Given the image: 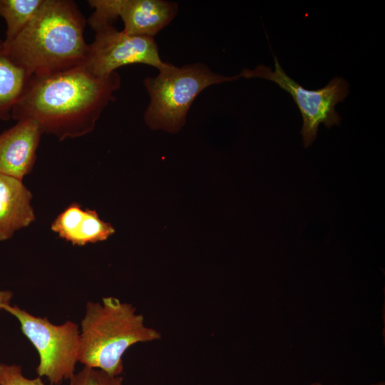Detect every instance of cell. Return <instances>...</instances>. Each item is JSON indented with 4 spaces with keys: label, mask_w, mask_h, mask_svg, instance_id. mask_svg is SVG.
Listing matches in <instances>:
<instances>
[{
    "label": "cell",
    "mask_w": 385,
    "mask_h": 385,
    "mask_svg": "<svg viewBox=\"0 0 385 385\" xmlns=\"http://www.w3.org/2000/svg\"><path fill=\"white\" fill-rule=\"evenodd\" d=\"M124 0H89L88 5L94 9L88 20L91 29L98 31L113 23L120 16Z\"/></svg>",
    "instance_id": "cell-14"
},
{
    "label": "cell",
    "mask_w": 385,
    "mask_h": 385,
    "mask_svg": "<svg viewBox=\"0 0 385 385\" xmlns=\"http://www.w3.org/2000/svg\"><path fill=\"white\" fill-rule=\"evenodd\" d=\"M178 5L165 0H124L120 17L125 33L153 38L176 16Z\"/></svg>",
    "instance_id": "cell-11"
},
{
    "label": "cell",
    "mask_w": 385,
    "mask_h": 385,
    "mask_svg": "<svg viewBox=\"0 0 385 385\" xmlns=\"http://www.w3.org/2000/svg\"><path fill=\"white\" fill-rule=\"evenodd\" d=\"M32 198L23 180L0 174V242L36 220Z\"/></svg>",
    "instance_id": "cell-10"
},
{
    "label": "cell",
    "mask_w": 385,
    "mask_h": 385,
    "mask_svg": "<svg viewBox=\"0 0 385 385\" xmlns=\"http://www.w3.org/2000/svg\"><path fill=\"white\" fill-rule=\"evenodd\" d=\"M371 385H385V384H384V381H381V382H379L377 384H371Z\"/></svg>",
    "instance_id": "cell-18"
},
{
    "label": "cell",
    "mask_w": 385,
    "mask_h": 385,
    "mask_svg": "<svg viewBox=\"0 0 385 385\" xmlns=\"http://www.w3.org/2000/svg\"><path fill=\"white\" fill-rule=\"evenodd\" d=\"M51 230L73 246L105 241L115 232L109 222L101 220L96 210L83 209L71 202L53 220Z\"/></svg>",
    "instance_id": "cell-9"
},
{
    "label": "cell",
    "mask_w": 385,
    "mask_h": 385,
    "mask_svg": "<svg viewBox=\"0 0 385 385\" xmlns=\"http://www.w3.org/2000/svg\"><path fill=\"white\" fill-rule=\"evenodd\" d=\"M30 78L9 56L4 39L0 38V120L11 118L14 107Z\"/></svg>",
    "instance_id": "cell-12"
},
{
    "label": "cell",
    "mask_w": 385,
    "mask_h": 385,
    "mask_svg": "<svg viewBox=\"0 0 385 385\" xmlns=\"http://www.w3.org/2000/svg\"><path fill=\"white\" fill-rule=\"evenodd\" d=\"M123 377L100 369L83 367L69 379L68 385H123Z\"/></svg>",
    "instance_id": "cell-15"
},
{
    "label": "cell",
    "mask_w": 385,
    "mask_h": 385,
    "mask_svg": "<svg viewBox=\"0 0 385 385\" xmlns=\"http://www.w3.org/2000/svg\"><path fill=\"white\" fill-rule=\"evenodd\" d=\"M43 133L31 119L16 123L0 133V174L23 180L30 174Z\"/></svg>",
    "instance_id": "cell-8"
},
{
    "label": "cell",
    "mask_w": 385,
    "mask_h": 385,
    "mask_svg": "<svg viewBox=\"0 0 385 385\" xmlns=\"http://www.w3.org/2000/svg\"><path fill=\"white\" fill-rule=\"evenodd\" d=\"M86 23L73 1L43 0L27 26L4 46L30 77L63 71L81 66L86 58Z\"/></svg>",
    "instance_id": "cell-2"
},
{
    "label": "cell",
    "mask_w": 385,
    "mask_h": 385,
    "mask_svg": "<svg viewBox=\"0 0 385 385\" xmlns=\"http://www.w3.org/2000/svg\"><path fill=\"white\" fill-rule=\"evenodd\" d=\"M0 385H45L41 377L28 379L20 365L0 364Z\"/></svg>",
    "instance_id": "cell-16"
},
{
    "label": "cell",
    "mask_w": 385,
    "mask_h": 385,
    "mask_svg": "<svg viewBox=\"0 0 385 385\" xmlns=\"http://www.w3.org/2000/svg\"><path fill=\"white\" fill-rule=\"evenodd\" d=\"M4 310L16 318L21 332L36 349L39 357L38 376L46 377L51 385L69 380L78 362V324L70 320L56 324L11 304L5 305Z\"/></svg>",
    "instance_id": "cell-5"
},
{
    "label": "cell",
    "mask_w": 385,
    "mask_h": 385,
    "mask_svg": "<svg viewBox=\"0 0 385 385\" xmlns=\"http://www.w3.org/2000/svg\"><path fill=\"white\" fill-rule=\"evenodd\" d=\"M134 63L149 65L158 71L169 65L161 59L154 38L130 35L111 25L96 32L81 66L92 75L104 78Z\"/></svg>",
    "instance_id": "cell-7"
},
{
    "label": "cell",
    "mask_w": 385,
    "mask_h": 385,
    "mask_svg": "<svg viewBox=\"0 0 385 385\" xmlns=\"http://www.w3.org/2000/svg\"><path fill=\"white\" fill-rule=\"evenodd\" d=\"M274 69L264 65L254 69L244 68L240 73L245 78H260L272 81L292 97L301 113L303 123L301 130L304 147L310 146L316 139L319 125L323 123L330 128L339 125L341 117L335 106L344 100L349 93V83L342 78H332L324 87L309 91L291 78L274 56Z\"/></svg>",
    "instance_id": "cell-6"
},
{
    "label": "cell",
    "mask_w": 385,
    "mask_h": 385,
    "mask_svg": "<svg viewBox=\"0 0 385 385\" xmlns=\"http://www.w3.org/2000/svg\"><path fill=\"white\" fill-rule=\"evenodd\" d=\"M120 86L115 71L99 78L83 66L43 76L30 77L11 118L31 119L43 134L60 141L91 133L103 109Z\"/></svg>",
    "instance_id": "cell-1"
},
{
    "label": "cell",
    "mask_w": 385,
    "mask_h": 385,
    "mask_svg": "<svg viewBox=\"0 0 385 385\" xmlns=\"http://www.w3.org/2000/svg\"><path fill=\"white\" fill-rule=\"evenodd\" d=\"M240 78L213 72L207 66L195 63L175 66L171 63L155 77L143 81L150 96L144 120L152 130L175 133L182 129L190 106L206 88Z\"/></svg>",
    "instance_id": "cell-4"
},
{
    "label": "cell",
    "mask_w": 385,
    "mask_h": 385,
    "mask_svg": "<svg viewBox=\"0 0 385 385\" xmlns=\"http://www.w3.org/2000/svg\"><path fill=\"white\" fill-rule=\"evenodd\" d=\"M79 327L78 362L112 376L123 371V356L131 346L160 338L159 332L145 326L135 307L113 297L88 302Z\"/></svg>",
    "instance_id": "cell-3"
},
{
    "label": "cell",
    "mask_w": 385,
    "mask_h": 385,
    "mask_svg": "<svg viewBox=\"0 0 385 385\" xmlns=\"http://www.w3.org/2000/svg\"><path fill=\"white\" fill-rule=\"evenodd\" d=\"M43 0H0V16L6 22L4 43L9 45L27 26Z\"/></svg>",
    "instance_id": "cell-13"
},
{
    "label": "cell",
    "mask_w": 385,
    "mask_h": 385,
    "mask_svg": "<svg viewBox=\"0 0 385 385\" xmlns=\"http://www.w3.org/2000/svg\"><path fill=\"white\" fill-rule=\"evenodd\" d=\"M13 293L9 290H0V311L4 310V307L11 304Z\"/></svg>",
    "instance_id": "cell-17"
},
{
    "label": "cell",
    "mask_w": 385,
    "mask_h": 385,
    "mask_svg": "<svg viewBox=\"0 0 385 385\" xmlns=\"http://www.w3.org/2000/svg\"><path fill=\"white\" fill-rule=\"evenodd\" d=\"M309 385H322V384L320 383V382H314V383H312V384H309Z\"/></svg>",
    "instance_id": "cell-19"
}]
</instances>
